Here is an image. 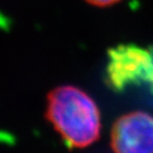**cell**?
I'll return each instance as SVG.
<instances>
[{"label": "cell", "instance_id": "7a4b0ae2", "mask_svg": "<svg viewBox=\"0 0 153 153\" xmlns=\"http://www.w3.org/2000/svg\"><path fill=\"white\" fill-rule=\"evenodd\" d=\"M104 81L116 93L136 87L153 93V48L136 44L112 47L108 51Z\"/></svg>", "mask_w": 153, "mask_h": 153}, {"label": "cell", "instance_id": "6da1fadb", "mask_svg": "<svg viewBox=\"0 0 153 153\" xmlns=\"http://www.w3.org/2000/svg\"><path fill=\"white\" fill-rule=\"evenodd\" d=\"M45 116L69 148H86L100 137V110L76 86H59L48 94Z\"/></svg>", "mask_w": 153, "mask_h": 153}, {"label": "cell", "instance_id": "3957f363", "mask_svg": "<svg viewBox=\"0 0 153 153\" xmlns=\"http://www.w3.org/2000/svg\"><path fill=\"white\" fill-rule=\"evenodd\" d=\"M114 153H153V115L133 111L121 115L111 131Z\"/></svg>", "mask_w": 153, "mask_h": 153}, {"label": "cell", "instance_id": "277c9868", "mask_svg": "<svg viewBox=\"0 0 153 153\" xmlns=\"http://www.w3.org/2000/svg\"><path fill=\"white\" fill-rule=\"evenodd\" d=\"M86 2H88L89 4L95 5V7H110L115 3H118L121 0H85Z\"/></svg>", "mask_w": 153, "mask_h": 153}]
</instances>
